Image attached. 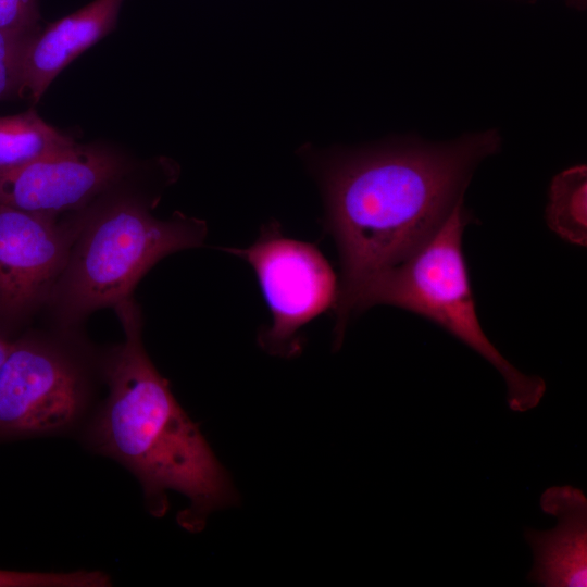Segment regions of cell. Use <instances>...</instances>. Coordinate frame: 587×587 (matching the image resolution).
I'll return each mask as SVG.
<instances>
[{
    "instance_id": "8",
    "label": "cell",
    "mask_w": 587,
    "mask_h": 587,
    "mask_svg": "<svg viewBox=\"0 0 587 587\" xmlns=\"http://www.w3.org/2000/svg\"><path fill=\"white\" fill-rule=\"evenodd\" d=\"M133 163L102 145H73L0 173V204L60 216L88 207L129 175Z\"/></svg>"
},
{
    "instance_id": "13",
    "label": "cell",
    "mask_w": 587,
    "mask_h": 587,
    "mask_svg": "<svg viewBox=\"0 0 587 587\" xmlns=\"http://www.w3.org/2000/svg\"><path fill=\"white\" fill-rule=\"evenodd\" d=\"M110 577L99 571L66 573L16 572L0 570V587H104Z\"/></svg>"
},
{
    "instance_id": "15",
    "label": "cell",
    "mask_w": 587,
    "mask_h": 587,
    "mask_svg": "<svg viewBox=\"0 0 587 587\" xmlns=\"http://www.w3.org/2000/svg\"><path fill=\"white\" fill-rule=\"evenodd\" d=\"M39 22V0H0V29L35 32Z\"/></svg>"
},
{
    "instance_id": "9",
    "label": "cell",
    "mask_w": 587,
    "mask_h": 587,
    "mask_svg": "<svg viewBox=\"0 0 587 587\" xmlns=\"http://www.w3.org/2000/svg\"><path fill=\"white\" fill-rule=\"evenodd\" d=\"M540 508L558 520L549 530L524 534L534 554L528 580L545 587L587 586V499L572 486L547 488Z\"/></svg>"
},
{
    "instance_id": "16",
    "label": "cell",
    "mask_w": 587,
    "mask_h": 587,
    "mask_svg": "<svg viewBox=\"0 0 587 587\" xmlns=\"http://www.w3.org/2000/svg\"><path fill=\"white\" fill-rule=\"evenodd\" d=\"M11 344L12 341L8 340L0 332V366L10 350Z\"/></svg>"
},
{
    "instance_id": "10",
    "label": "cell",
    "mask_w": 587,
    "mask_h": 587,
    "mask_svg": "<svg viewBox=\"0 0 587 587\" xmlns=\"http://www.w3.org/2000/svg\"><path fill=\"white\" fill-rule=\"evenodd\" d=\"M125 0H93L40 28L29 40L20 96L38 102L79 54L115 29Z\"/></svg>"
},
{
    "instance_id": "11",
    "label": "cell",
    "mask_w": 587,
    "mask_h": 587,
    "mask_svg": "<svg viewBox=\"0 0 587 587\" xmlns=\"http://www.w3.org/2000/svg\"><path fill=\"white\" fill-rule=\"evenodd\" d=\"M74 142L34 110L0 116V173L26 165Z\"/></svg>"
},
{
    "instance_id": "2",
    "label": "cell",
    "mask_w": 587,
    "mask_h": 587,
    "mask_svg": "<svg viewBox=\"0 0 587 587\" xmlns=\"http://www.w3.org/2000/svg\"><path fill=\"white\" fill-rule=\"evenodd\" d=\"M113 308L124 340L105 360L109 394L87 428V442L136 476L153 515L165 513L167 490L187 497L189 507L178 514V523L200 530L212 511L234 504L237 495L199 427L148 357L133 296Z\"/></svg>"
},
{
    "instance_id": "6",
    "label": "cell",
    "mask_w": 587,
    "mask_h": 587,
    "mask_svg": "<svg viewBox=\"0 0 587 587\" xmlns=\"http://www.w3.org/2000/svg\"><path fill=\"white\" fill-rule=\"evenodd\" d=\"M87 400L85 370L68 351L35 337L12 341L0 366V439L62 432Z\"/></svg>"
},
{
    "instance_id": "12",
    "label": "cell",
    "mask_w": 587,
    "mask_h": 587,
    "mask_svg": "<svg viewBox=\"0 0 587 587\" xmlns=\"http://www.w3.org/2000/svg\"><path fill=\"white\" fill-rule=\"evenodd\" d=\"M587 170L585 165L558 174L550 186L546 210L548 226L563 240L586 246Z\"/></svg>"
},
{
    "instance_id": "14",
    "label": "cell",
    "mask_w": 587,
    "mask_h": 587,
    "mask_svg": "<svg viewBox=\"0 0 587 587\" xmlns=\"http://www.w3.org/2000/svg\"><path fill=\"white\" fill-rule=\"evenodd\" d=\"M38 30L0 29V101L8 100L15 95L20 96L26 48L30 38Z\"/></svg>"
},
{
    "instance_id": "5",
    "label": "cell",
    "mask_w": 587,
    "mask_h": 587,
    "mask_svg": "<svg viewBox=\"0 0 587 587\" xmlns=\"http://www.w3.org/2000/svg\"><path fill=\"white\" fill-rule=\"evenodd\" d=\"M224 250L252 266L271 311L272 324L260 333V346L272 354L297 353L298 330L338 300L339 284L325 257L315 245L284 236L276 222L251 246Z\"/></svg>"
},
{
    "instance_id": "7",
    "label": "cell",
    "mask_w": 587,
    "mask_h": 587,
    "mask_svg": "<svg viewBox=\"0 0 587 587\" xmlns=\"http://www.w3.org/2000/svg\"><path fill=\"white\" fill-rule=\"evenodd\" d=\"M79 227L65 218L0 204V320L14 323L47 303Z\"/></svg>"
},
{
    "instance_id": "1",
    "label": "cell",
    "mask_w": 587,
    "mask_h": 587,
    "mask_svg": "<svg viewBox=\"0 0 587 587\" xmlns=\"http://www.w3.org/2000/svg\"><path fill=\"white\" fill-rule=\"evenodd\" d=\"M498 146V136L486 133L439 147L303 150L320 182L325 226L339 254L336 317L364 284L439 229L462 201L476 164Z\"/></svg>"
},
{
    "instance_id": "3",
    "label": "cell",
    "mask_w": 587,
    "mask_h": 587,
    "mask_svg": "<svg viewBox=\"0 0 587 587\" xmlns=\"http://www.w3.org/2000/svg\"><path fill=\"white\" fill-rule=\"evenodd\" d=\"M116 189L77 211V235L47 301L66 328L133 296L143 275L166 255L204 242V221L179 212L157 218L150 201Z\"/></svg>"
},
{
    "instance_id": "4",
    "label": "cell",
    "mask_w": 587,
    "mask_h": 587,
    "mask_svg": "<svg viewBox=\"0 0 587 587\" xmlns=\"http://www.w3.org/2000/svg\"><path fill=\"white\" fill-rule=\"evenodd\" d=\"M469 217L460 201L439 229L410 257L364 284L336 319L341 339L351 315L389 304L422 315L480 354L503 377L511 410L537 407L546 383L511 364L488 339L476 314L462 236Z\"/></svg>"
},
{
    "instance_id": "17",
    "label": "cell",
    "mask_w": 587,
    "mask_h": 587,
    "mask_svg": "<svg viewBox=\"0 0 587 587\" xmlns=\"http://www.w3.org/2000/svg\"><path fill=\"white\" fill-rule=\"evenodd\" d=\"M565 2L577 9H584L586 4V0H565Z\"/></svg>"
}]
</instances>
